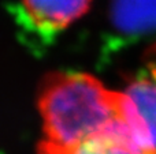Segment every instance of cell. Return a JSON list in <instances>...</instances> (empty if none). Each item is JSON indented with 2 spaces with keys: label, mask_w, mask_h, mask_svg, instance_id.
<instances>
[{
  "label": "cell",
  "mask_w": 156,
  "mask_h": 154,
  "mask_svg": "<svg viewBox=\"0 0 156 154\" xmlns=\"http://www.w3.org/2000/svg\"><path fill=\"white\" fill-rule=\"evenodd\" d=\"M90 4L92 0H19L25 22L47 38L76 23L89 11Z\"/></svg>",
  "instance_id": "cell-2"
},
{
  "label": "cell",
  "mask_w": 156,
  "mask_h": 154,
  "mask_svg": "<svg viewBox=\"0 0 156 154\" xmlns=\"http://www.w3.org/2000/svg\"><path fill=\"white\" fill-rule=\"evenodd\" d=\"M110 21L116 32L127 37L156 33V0H112Z\"/></svg>",
  "instance_id": "cell-4"
},
{
  "label": "cell",
  "mask_w": 156,
  "mask_h": 154,
  "mask_svg": "<svg viewBox=\"0 0 156 154\" xmlns=\"http://www.w3.org/2000/svg\"><path fill=\"white\" fill-rule=\"evenodd\" d=\"M126 94L78 71H52L37 90L41 139L37 154H73L103 131L126 124ZM127 126V124H126Z\"/></svg>",
  "instance_id": "cell-1"
},
{
  "label": "cell",
  "mask_w": 156,
  "mask_h": 154,
  "mask_svg": "<svg viewBox=\"0 0 156 154\" xmlns=\"http://www.w3.org/2000/svg\"><path fill=\"white\" fill-rule=\"evenodd\" d=\"M149 74H152V75L156 78V45L154 46L151 59H149Z\"/></svg>",
  "instance_id": "cell-6"
},
{
  "label": "cell",
  "mask_w": 156,
  "mask_h": 154,
  "mask_svg": "<svg viewBox=\"0 0 156 154\" xmlns=\"http://www.w3.org/2000/svg\"><path fill=\"white\" fill-rule=\"evenodd\" d=\"M73 154H156V150L143 145L125 123H119L83 142Z\"/></svg>",
  "instance_id": "cell-5"
},
{
  "label": "cell",
  "mask_w": 156,
  "mask_h": 154,
  "mask_svg": "<svg viewBox=\"0 0 156 154\" xmlns=\"http://www.w3.org/2000/svg\"><path fill=\"white\" fill-rule=\"evenodd\" d=\"M126 94V124L134 136L156 150V78L143 75L129 83Z\"/></svg>",
  "instance_id": "cell-3"
}]
</instances>
